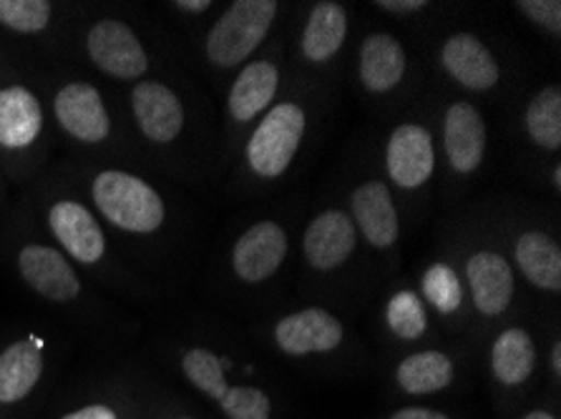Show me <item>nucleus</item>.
<instances>
[{
    "mask_svg": "<svg viewBox=\"0 0 561 419\" xmlns=\"http://www.w3.org/2000/svg\"><path fill=\"white\" fill-rule=\"evenodd\" d=\"M180 374L190 387L225 419H275V399L260 384L237 377L234 362L211 347H184L180 352Z\"/></svg>",
    "mask_w": 561,
    "mask_h": 419,
    "instance_id": "nucleus-1",
    "label": "nucleus"
},
{
    "mask_svg": "<svg viewBox=\"0 0 561 419\" xmlns=\"http://www.w3.org/2000/svg\"><path fill=\"white\" fill-rule=\"evenodd\" d=\"M308 108L297 101H275L252 126L244 143V171L260 184H275L290 171L308 133Z\"/></svg>",
    "mask_w": 561,
    "mask_h": 419,
    "instance_id": "nucleus-2",
    "label": "nucleus"
},
{
    "mask_svg": "<svg viewBox=\"0 0 561 419\" xmlns=\"http://www.w3.org/2000/svg\"><path fill=\"white\" fill-rule=\"evenodd\" d=\"M279 3L275 0H237L229 3L225 13L211 23L204 36L202 50L207 63L215 71L232 73L248 66L257 48L267 40L272 25L279 15Z\"/></svg>",
    "mask_w": 561,
    "mask_h": 419,
    "instance_id": "nucleus-3",
    "label": "nucleus"
},
{
    "mask_svg": "<svg viewBox=\"0 0 561 419\" xmlns=\"http://www.w3.org/2000/svg\"><path fill=\"white\" fill-rule=\"evenodd\" d=\"M91 196L108 224L126 234H154L167 219L164 199L154 186L126 171H101L91 184Z\"/></svg>",
    "mask_w": 561,
    "mask_h": 419,
    "instance_id": "nucleus-4",
    "label": "nucleus"
},
{
    "mask_svg": "<svg viewBox=\"0 0 561 419\" xmlns=\"http://www.w3.org/2000/svg\"><path fill=\"white\" fill-rule=\"evenodd\" d=\"M267 339L277 354L295 362H308V359H328L343 352L347 327L330 310L302 306V310L279 316L270 327Z\"/></svg>",
    "mask_w": 561,
    "mask_h": 419,
    "instance_id": "nucleus-5",
    "label": "nucleus"
},
{
    "mask_svg": "<svg viewBox=\"0 0 561 419\" xmlns=\"http://www.w3.org/2000/svg\"><path fill=\"white\" fill-rule=\"evenodd\" d=\"M463 287H469L471 306L479 319L496 322L508 314L516 296L514 264L494 244L473 246L463 259Z\"/></svg>",
    "mask_w": 561,
    "mask_h": 419,
    "instance_id": "nucleus-6",
    "label": "nucleus"
},
{
    "mask_svg": "<svg viewBox=\"0 0 561 419\" xmlns=\"http://www.w3.org/2000/svg\"><path fill=\"white\" fill-rule=\"evenodd\" d=\"M539 372V345L526 327L499 329L489 347V377L506 401L522 399Z\"/></svg>",
    "mask_w": 561,
    "mask_h": 419,
    "instance_id": "nucleus-7",
    "label": "nucleus"
},
{
    "mask_svg": "<svg viewBox=\"0 0 561 419\" xmlns=\"http://www.w3.org/2000/svg\"><path fill=\"white\" fill-rule=\"evenodd\" d=\"M287 252H290L287 229L275 219H262L237 236L229 252V267L240 284L257 287L283 269Z\"/></svg>",
    "mask_w": 561,
    "mask_h": 419,
    "instance_id": "nucleus-8",
    "label": "nucleus"
},
{
    "mask_svg": "<svg viewBox=\"0 0 561 419\" xmlns=\"http://www.w3.org/2000/svg\"><path fill=\"white\" fill-rule=\"evenodd\" d=\"M436 141L428 126L405 121L390 131L386 141V176L398 191L413 194L428 186L436 171Z\"/></svg>",
    "mask_w": 561,
    "mask_h": 419,
    "instance_id": "nucleus-9",
    "label": "nucleus"
},
{
    "mask_svg": "<svg viewBox=\"0 0 561 419\" xmlns=\"http://www.w3.org/2000/svg\"><path fill=\"white\" fill-rule=\"evenodd\" d=\"M440 149L458 178H469L481 168L489 151V124L471 101H450L440 118Z\"/></svg>",
    "mask_w": 561,
    "mask_h": 419,
    "instance_id": "nucleus-10",
    "label": "nucleus"
},
{
    "mask_svg": "<svg viewBox=\"0 0 561 419\" xmlns=\"http://www.w3.org/2000/svg\"><path fill=\"white\" fill-rule=\"evenodd\" d=\"M360 236L351 213L340 207H328L314 213L302 234V261L314 273H333L343 269L358 252Z\"/></svg>",
    "mask_w": 561,
    "mask_h": 419,
    "instance_id": "nucleus-11",
    "label": "nucleus"
},
{
    "mask_svg": "<svg viewBox=\"0 0 561 419\" xmlns=\"http://www.w3.org/2000/svg\"><path fill=\"white\" fill-rule=\"evenodd\" d=\"M279 83H283V68L277 58H252L229 85L227 126L232 131H252V126L275 104Z\"/></svg>",
    "mask_w": 561,
    "mask_h": 419,
    "instance_id": "nucleus-12",
    "label": "nucleus"
},
{
    "mask_svg": "<svg viewBox=\"0 0 561 419\" xmlns=\"http://www.w3.org/2000/svg\"><path fill=\"white\" fill-rule=\"evenodd\" d=\"M358 236L378 254H390L401 242V213H398L393 189L380 178H365L351 191L347 207Z\"/></svg>",
    "mask_w": 561,
    "mask_h": 419,
    "instance_id": "nucleus-13",
    "label": "nucleus"
},
{
    "mask_svg": "<svg viewBox=\"0 0 561 419\" xmlns=\"http://www.w3.org/2000/svg\"><path fill=\"white\" fill-rule=\"evenodd\" d=\"M438 66L450 81L471 93H491L501 83L499 58L471 31H456L440 40Z\"/></svg>",
    "mask_w": 561,
    "mask_h": 419,
    "instance_id": "nucleus-14",
    "label": "nucleus"
},
{
    "mask_svg": "<svg viewBox=\"0 0 561 419\" xmlns=\"http://www.w3.org/2000/svg\"><path fill=\"white\" fill-rule=\"evenodd\" d=\"M87 54L101 73L118 81H136L147 73L149 56L144 43L124 21L104 19L91 25Z\"/></svg>",
    "mask_w": 561,
    "mask_h": 419,
    "instance_id": "nucleus-15",
    "label": "nucleus"
},
{
    "mask_svg": "<svg viewBox=\"0 0 561 419\" xmlns=\"http://www.w3.org/2000/svg\"><path fill=\"white\" fill-rule=\"evenodd\" d=\"M54 114L58 126L79 143H104L112 133V118L96 85L66 83L54 98Z\"/></svg>",
    "mask_w": 561,
    "mask_h": 419,
    "instance_id": "nucleus-16",
    "label": "nucleus"
},
{
    "mask_svg": "<svg viewBox=\"0 0 561 419\" xmlns=\"http://www.w3.org/2000/svg\"><path fill=\"white\" fill-rule=\"evenodd\" d=\"M48 229L66 256L93 267L106 256V236L96 217L73 199H61L48 209Z\"/></svg>",
    "mask_w": 561,
    "mask_h": 419,
    "instance_id": "nucleus-17",
    "label": "nucleus"
},
{
    "mask_svg": "<svg viewBox=\"0 0 561 419\" xmlns=\"http://www.w3.org/2000/svg\"><path fill=\"white\" fill-rule=\"evenodd\" d=\"M347 33H351V13L343 3H335V0L314 3L305 19L300 43H297L302 63L325 71L343 50Z\"/></svg>",
    "mask_w": 561,
    "mask_h": 419,
    "instance_id": "nucleus-18",
    "label": "nucleus"
},
{
    "mask_svg": "<svg viewBox=\"0 0 561 419\" xmlns=\"http://www.w3.org/2000/svg\"><path fill=\"white\" fill-rule=\"evenodd\" d=\"M19 271L38 296L68 304L81 294V281L61 249L48 244H25L19 254Z\"/></svg>",
    "mask_w": 561,
    "mask_h": 419,
    "instance_id": "nucleus-19",
    "label": "nucleus"
},
{
    "mask_svg": "<svg viewBox=\"0 0 561 419\" xmlns=\"http://www.w3.org/2000/svg\"><path fill=\"white\" fill-rule=\"evenodd\" d=\"M131 110L139 131L151 143H172L184 131V104L174 89L159 81H141L131 91Z\"/></svg>",
    "mask_w": 561,
    "mask_h": 419,
    "instance_id": "nucleus-20",
    "label": "nucleus"
},
{
    "mask_svg": "<svg viewBox=\"0 0 561 419\" xmlns=\"http://www.w3.org/2000/svg\"><path fill=\"white\" fill-rule=\"evenodd\" d=\"M408 75V50L393 33L376 31L360 40L358 81L370 96H388Z\"/></svg>",
    "mask_w": 561,
    "mask_h": 419,
    "instance_id": "nucleus-21",
    "label": "nucleus"
},
{
    "mask_svg": "<svg viewBox=\"0 0 561 419\" xmlns=\"http://www.w3.org/2000/svg\"><path fill=\"white\" fill-rule=\"evenodd\" d=\"M458 380V364L446 349L426 347L405 354L393 366L396 392L403 397L423 399L444 395Z\"/></svg>",
    "mask_w": 561,
    "mask_h": 419,
    "instance_id": "nucleus-22",
    "label": "nucleus"
},
{
    "mask_svg": "<svg viewBox=\"0 0 561 419\" xmlns=\"http://www.w3.org/2000/svg\"><path fill=\"white\" fill-rule=\"evenodd\" d=\"M46 372L44 341L25 337L0 352V412L15 409L38 389Z\"/></svg>",
    "mask_w": 561,
    "mask_h": 419,
    "instance_id": "nucleus-23",
    "label": "nucleus"
},
{
    "mask_svg": "<svg viewBox=\"0 0 561 419\" xmlns=\"http://www.w3.org/2000/svg\"><path fill=\"white\" fill-rule=\"evenodd\" d=\"M514 264L534 289L557 296L561 292V246L549 231L526 226L516 234Z\"/></svg>",
    "mask_w": 561,
    "mask_h": 419,
    "instance_id": "nucleus-24",
    "label": "nucleus"
},
{
    "mask_svg": "<svg viewBox=\"0 0 561 419\" xmlns=\"http://www.w3.org/2000/svg\"><path fill=\"white\" fill-rule=\"evenodd\" d=\"M44 131V106L23 85L0 89V147L21 151L38 141Z\"/></svg>",
    "mask_w": 561,
    "mask_h": 419,
    "instance_id": "nucleus-25",
    "label": "nucleus"
},
{
    "mask_svg": "<svg viewBox=\"0 0 561 419\" xmlns=\"http://www.w3.org/2000/svg\"><path fill=\"white\" fill-rule=\"evenodd\" d=\"M524 133L534 147L543 153H559L561 149V89L543 85L524 106Z\"/></svg>",
    "mask_w": 561,
    "mask_h": 419,
    "instance_id": "nucleus-26",
    "label": "nucleus"
},
{
    "mask_svg": "<svg viewBox=\"0 0 561 419\" xmlns=\"http://www.w3.org/2000/svg\"><path fill=\"white\" fill-rule=\"evenodd\" d=\"M463 277L456 267L448 261H433L431 267L423 271L421 279V299L423 304L431 306L444 322H461L463 306H466V292H463Z\"/></svg>",
    "mask_w": 561,
    "mask_h": 419,
    "instance_id": "nucleus-27",
    "label": "nucleus"
},
{
    "mask_svg": "<svg viewBox=\"0 0 561 419\" xmlns=\"http://www.w3.org/2000/svg\"><path fill=\"white\" fill-rule=\"evenodd\" d=\"M386 327L390 335H393L398 341H403V345H415V341L426 337L431 329V322H428V306L423 304L421 294L405 289V292L390 299L386 310Z\"/></svg>",
    "mask_w": 561,
    "mask_h": 419,
    "instance_id": "nucleus-28",
    "label": "nucleus"
},
{
    "mask_svg": "<svg viewBox=\"0 0 561 419\" xmlns=\"http://www.w3.org/2000/svg\"><path fill=\"white\" fill-rule=\"evenodd\" d=\"M54 5L46 0H0V23L23 36L48 28Z\"/></svg>",
    "mask_w": 561,
    "mask_h": 419,
    "instance_id": "nucleus-29",
    "label": "nucleus"
},
{
    "mask_svg": "<svg viewBox=\"0 0 561 419\" xmlns=\"http://www.w3.org/2000/svg\"><path fill=\"white\" fill-rule=\"evenodd\" d=\"M516 11L531 25L551 38L561 36V3L559 0H518Z\"/></svg>",
    "mask_w": 561,
    "mask_h": 419,
    "instance_id": "nucleus-30",
    "label": "nucleus"
},
{
    "mask_svg": "<svg viewBox=\"0 0 561 419\" xmlns=\"http://www.w3.org/2000/svg\"><path fill=\"white\" fill-rule=\"evenodd\" d=\"M61 419H126V407L108 399H96L71 409Z\"/></svg>",
    "mask_w": 561,
    "mask_h": 419,
    "instance_id": "nucleus-31",
    "label": "nucleus"
},
{
    "mask_svg": "<svg viewBox=\"0 0 561 419\" xmlns=\"http://www.w3.org/2000/svg\"><path fill=\"white\" fill-rule=\"evenodd\" d=\"M386 419H456L450 412L433 405H403L386 415Z\"/></svg>",
    "mask_w": 561,
    "mask_h": 419,
    "instance_id": "nucleus-32",
    "label": "nucleus"
},
{
    "mask_svg": "<svg viewBox=\"0 0 561 419\" xmlns=\"http://www.w3.org/2000/svg\"><path fill=\"white\" fill-rule=\"evenodd\" d=\"M376 8L388 15H396V19H411V15H419L431 5L426 0H380Z\"/></svg>",
    "mask_w": 561,
    "mask_h": 419,
    "instance_id": "nucleus-33",
    "label": "nucleus"
},
{
    "mask_svg": "<svg viewBox=\"0 0 561 419\" xmlns=\"http://www.w3.org/2000/svg\"><path fill=\"white\" fill-rule=\"evenodd\" d=\"M547 372H549L551 384H554V389H559L561 384V339L559 337L551 341L547 352Z\"/></svg>",
    "mask_w": 561,
    "mask_h": 419,
    "instance_id": "nucleus-34",
    "label": "nucleus"
},
{
    "mask_svg": "<svg viewBox=\"0 0 561 419\" xmlns=\"http://www.w3.org/2000/svg\"><path fill=\"white\" fill-rule=\"evenodd\" d=\"M518 419H561V412H559L557 401L543 399V401H539V405L526 409V412Z\"/></svg>",
    "mask_w": 561,
    "mask_h": 419,
    "instance_id": "nucleus-35",
    "label": "nucleus"
},
{
    "mask_svg": "<svg viewBox=\"0 0 561 419\" xmlns=\"http://www.w3.org/2000/svg\"><path fill=\"white\" fill-rule=\"evenodd\" d=\"M176 11L180 13H186V15H204L211 8L209 0H176V3H172Z\"/></svg>",
    "mask_w": 561,
    "mask_h": 419,
    "instance_id": "nucleus-36",
    "label": "nucleus"
},
{
    "mask_svg": "<svg viewBox=\"0 0 561 419\" xmlns=\"http://www.w3.org/2000/svg\"><path fill=\"white\" fill-rule=\"evenodd\" d=\"M551 189H554V194L561 191V164H559V161L554 166H551Z\"/></svg>",
    "mask_w": 561,
    "mask_h": 419,
    "instance_id": "nucleus-37",
    "label": "nucleus"
},
{
    "mask_svg": "<svg viewBox=\"0 0 561 419\" xmlns=\"http://www.w3.org/2000/svg\"><path fill=\"white\" fill-rule=\"evenodd\" d=\"M167 419H202V417H194V415H186V412H176V415H169Z\"/></svg>",
    "mask_w": 561,
    "mask_h": 419,
    "instance_id": "nucleus-38",
    "label": "nucleus"
}]
</instances>
